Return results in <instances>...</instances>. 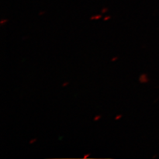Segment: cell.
Masks as SVG:
<instances>
[{
  "label": "cell",
  "mask_w": 159,
  "mask_h": 159,
  "mask_svg": "<svg viewBox=\"0 0 159 159\" xmlns=\"http://www.w3.org/2000/svg\"><path fill=\"white\" fill-rule=\"evenodd\" d=\"M102 118V116L101 115H97L93 118V121H98L99 119Z\"/></svg>",
  "instance_id": "6da1fadb"
},
{
  "label": "cell",
  "mask_w": 159,
  "mask_h": 159,
  "mask_svg": "<svg viewBox=\"0 0 159 159\" xmlns=\"http://www.w3.org/2000/svg\"><path fill=\"white\" fill-rule=\"evenodd\" d=\"M123 117V116H122V114H118V115H117L116 116V117H115V119L116 121H118L119 119H120L121 117Z\"/></svg>",
  "instance_id": "7a4b0ae2"
},
{
  "label": "cell",
  "mask_w": 159,
  "mask_h": 159,
  "mask_svg": "<svg viewBox=\"0 0 159 159\" xmlns=\"http://www.w3.org/2000/svg\"><path fill=\"white\" fill-rule=\"evenodd\" d=\"M37 141V139L36 138L32 139H31V140H30V141H29V144H33V143H35Z\"/></svg>",
  "instance_id": "3957f363"
},
{
  "label": "cell",
  "mask_w": 159,
  "mask_h": 159,
  "mask_svg": "<svg viewBox=\"0 0 159 159\" xmlns=\"http://www.w3.org/2000/svg\"><path fill=\"white\" fill-rule=\"evenodd\" d=\"M118 57H113L112 58H111V62H116V61H117V60H118Z\"/></svg>",
  "instance_id": "277c9868"
},
{
  "label": "cell",
  "mask_w": 159,
  "mask_h": 159,
  "mask_svg": "<svg viewBox=\"0 0 159 159\" xmlns=\"http://www.w3.org/2000/svg\"><path fill=\"white\" fill-rule=\"evenodd\" d=\"M69 84H70L69 82H66L63 83L62 86V87H66V86H67L68 85H69Z\"/></svg>",
  "instance_id": "5b68a950"
},
{
  "label": "cell",
  "mask_w": 159,
  "mask_h": 159,
  "mask_svg": "<svg viewBox=\"0 0 159 159\" xmlns=\"http://www.w3.org/2000/svg\"><path fill=\"white\" fill-rule=\"evenodd\" d=\"M90 155H91L90 153H88V154H86V155H84V158H88Z\"/></svg>",
  "instance_id": "8992f818"
}]
</instances>
